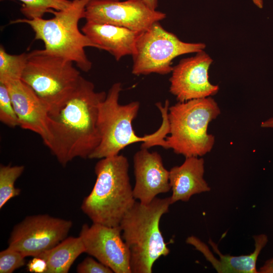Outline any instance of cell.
<instances>
[{
    "label": "cell",
    "instance_id": "cell-1",
    "mask_svg": "<svg viewBox=\"0 0 273 273\" xmlns=\"http://www.w3.org/2000/svg\"><path fill=\"white\" fill-rule=\"evenodd\" d=\"M106 95L81 76L68 98L48 109L44 144L63 166L76 158H89L99 145V110Z\"/></svg>",
    "mask_w": 273,
    "mask_h": 273
},
{
    "label": "cell",
    "instance_id": "cell-2",
    "mask_svg": "<svg viewBox=\"0 0 273 273\" xmlns=\"http://www.w3.org/2000/svg\"><path fill=\"white\" fill-rule=\"evenodd\" d=\"M120 82L114 83L109 89L99 110L98 127L101 135L99 145L89 159H102L119 154L126 147L142 142L141 148L162 147L165 138L169 134L168 107H161L159 110L162 117L160 128L155 132L140 136L136 134L132 122L140 109L138 101L122 105L119 102L122 90Z\"/></svg>",
    "mask_w": 273,
    "mask_h": 273
},
{
    "label": "cell",
    "instance_id": "cell-3",
    "mask_svg": "<svg viewBox=\"0 0 273 273\" xmlns=\"http://www.w3.org/2000/svg\"><path fill=\"white\" fill-rule=\"evenodd\" d=\"M129 167L127 158L120 154L100 159L96 164V182L81 205L93 223L119 226L135 203Z\"/></svg>",
    "mask_w": 273,
    "mask_h": 273
},
{
    "label": "cell",
    "instance_id": "cell-4",
    "mask_svg": "<svg viewBox=\"0 0 273 273\" xmlns=\"http://www.w3.org/2000/svg\"><path fill=\"white\" fill-rule=\"evenodd\" d=\"M171 204L170 197L149 204L136 201L122 218L119 226L130 251L131 273L152 272L154 263L169 254L159 224Z\"/></svg>",
    "mask_w": 273,
    "mask_h": 273
},
{
    "label": "cell",
    "instance_id": "cell-5",
    "mask_svg": "<svg viewBox=\"0 0 273 273\" xmlns=\"http://www.w3.org/2000/svg\"><path fill=\"white\" fill-rule=\"evenodd\" d=\"M90 1L72 0L65 9L51 11L54 17L49 19L20 18L10 23L28 25L35 33V39L43 42L47 52L75 63L81 70L87 72L92 69V63L86 55L85 48L99 49L78 28Z\"/></svg>",
    "mask_w": 273,
    "mask_h": 273
},
{
    "label": "cell",
    "instance_id": "cell-6",
    "mask_svg": "<svg viewBox=\"0 0 273 273\" xmlns=\"http://www.w3.org/2000/svg\"><path fill=\"white\" fill-rule=\"evenodd\" d=\"M221 111L212 97L178 102L169 107V135L162 147L186 157H202L211 152L215 136L208 133L209 123Z\"/></svg>",
    "mask_w": 273,
    "mask_h": 273
},
{
    "label": "cell",
    "instance_id": "cell-7",
    "mask_svg": "<svg viewBox=\"0 0 273 273\" xmlns=\"http://www.w3.org/2000/svg\"><path fill=\"white\" fill-rule=\"evenodd\" d=\"M73 63L44 49L35 50L27 53L21 80L49 109L65 101L77 87L81 76Z\"/></svg>",
    "mask_w": 273,
    "mask_h": 273
},
{
    "label": "cell",
    "instance_id": "cell-8",
    "mask_svg": "<svg viewBox=\"0 0 273 273\" xmlns=\"http://www.w3.org/2000/svg\"><path fill=\"white\" fill-rule=\"evenodd\" d=\"M202 42H184L174 34L165 29L159 22L139 33L132 55L131 73L135 75L171 72L172 60L176 57L203 51Z\"/></svg>",
    "mask_w": 273,
    "mask_h": 273
},
{
    "label": "cell",
    "instance_id": "cell-9",
    "mask_svg": "<svg viewBox=\"0 0 273 273\" xmlns=\"http://www.w3.org/2000/svg\"><path fill=\"white\" fill-rule=\"evenodd\" d=\"M72 222L47 214L26 217L13 228L8 247L25 257L37 256L67 237Z\"/></svg>",
    "mask_w": 273,
    "mask_h": 273
},
{
    "label": "cell",
    "instance_id": "cell-10",
    "mask_svg": "<svg viewBox=\"0 0 273 273\" xmlns=\"http://www.w3.org/2000/svg\"><path fill=\"white\" fill-rule=\"evenodd\" d=\"M166 17L139 0H90L86 6V21L108 24L141 32Z\"/></svg>",
    "mask_w": 273,
    "mask_h": 273
},
{
    "label": "cell",
    "instance_id": "cell-11",
    "mask_svg": "<svg viewBox=\"0 0 273 273\" xmlns=\"http://www.w3.org/2000/svg\"><path fill=\"white\" fill-rule=\"evenodd\" d=\"M79 236L85 253L112 269L115 273H131L130 253L122 236L120 226H108L93 223L84 224Z\"/></svg>",
    "mask_w": 273,
    "mask_h": 273
},
{
    "label": "cell",
    "instance_id": "cell-12",
    "mask_svg": "<svg viewBox=\"0 0 273 273\" xmlns=\"http://www.w3.org/2000/svg\"><path fill=\"white\" fill-rule=\"evenodd\" d=\"M212 62L203 50L180 60L173 67L169 92L178 102L212 97L218 92V85L209 80L208 70Z\"/></svg>",
    "mask_w": 273,
    "mask_h": 273
},
{
    "label": "cell",
    "instance_id": "cell-13",
    "mask_svg": "<svg viewBox=\"0 0 273 273\" xmlns=\"http://www.w3.org/2000/svg\"><path fill=\"white\" fill-rule=\"evenodd\" d=\"M133 161L135 177L133 193L136 200L149 204L159 194L171 190L169 170L164 167L159 153L141 148L134 154Z\"/></svg>",
    "mask_w": 273,
    "mask_h": 273
},
{
    "label": "cell",
    "instance_id": "cell-14",
    "mask_svg": "<svg viewBox=\"0 0 273 273\" xmlns=\"http://www.w3.org/2000/svg\"><path fill=\"white\" fill-rule=\"evenodd\" d=\"M19 122V126L38 134L44 143L48 138V109L34 91L21 79L5 83Z\"/></svg>",
    "mask_w": 273,
    "mask_h": 273
},
{
    "label": "cell",
    "instance_id": "cell-15",
    "mask_svg": "<svg viewBox=\"0 0 273 273\" xmlns=\"http://www.w3.org/2000/svg\"><path fill=\"white\" fill-rule=\"evenodd\" d=\"M255 248L249 255L232 256L222 254L217 248V245L211 239L209 243L219 258L213 255L208 246L198 238L191 236L187 238L186 242L193 246L205 256L218 272L222 273H258L256 269V261L258 257L265 246L268 238L265 234L253 236Z\"/></svg>",
    "mask_w": 273,
    "mask_h": 273
},
{
    "label": "cell",
    "instance_id": "cell-16",
    "mask_svg": "<svg viewBox=\"0 0 273 273\" xmlns=\"http://www.w3.org/2000/svg\"><path fill=\"white\" fill-rule=\"evenodd\" d=\"M204 160L201 157H186L180 165L172 167L169 170L171 204L186 202L194 195L210 191L204 178Z\"/></svg>",
    "mask_w": 273,
    "mask_h": 273
},
{
    "label": "cell",
    "instance_id": "cell-17",
    "mask_svg": "<svg viewBox=\"0 0 273 273\" xmlns=\"http://www.w3.org/2000/svg\"><path fill=\"white\" fill-rule=\"evenodd\" d=\"M81 31L100 50L112 55L116 61L132 56L139 32L108 24L86 21Z\"/></svg>",
    "mask_w": 273,
    "mask_h": 273
},
{
    "label": "cell",
    "instance_id": "cell-18",
    "mask_svg": "<svg viewBox=\"0 0 273 273\" xmlns=\"http://www.w3.org/2000/svg\"><path fill=\"white\" fill-rule=\"evenodd\" d=\"M85 250L79 236L69 237L37 257L46 261L47 273H67L75 260L82 253H85Z\"/></svg>",
    "mask_w": 273,
    "mask_h": 273
},
{
    "label": "cell",
    "instance_id": "cell-19",
    "mask_svg": "<svg viewBox=\"0 0 273 273\" xmlns=\"http://www.w3.org/2000/svg\"><path fill=\"white\" fill-rule=\"evenodd\" d=\"M27 60V54L12 55L0 47V83L21 79Z\"/></svg>",
    "mask_w": 273,
    "mask_h": 273
},
{
    "label": "cell",
    "instance_id": "cell-20",
    "mask_svg": "<svg viewBox=\"0 0 273 273\" xmlns=\"http://www.w3.org/2000/svg\"><path fill=\"white\" fill-rule=\"evenodd\" d=\"M24 170L23 165L0 166V209L12 198L20 194L21 190L15 188V183Z\"/></svg>",
    "mask_w": 273,
    "mask_h": 273
},
{
    "label": "cell",
    "instance_id": "cell-21",
    "mask_svg": "<svg viewBox=\"0 0 273 273\" xmlns=\"http://www.w3.org/2000/svg\"><path fill=\"white\" fill-rule=\"evenodd\" d=\"M4 1V0H1ZM22 3L20 11L28 19L42 18L52 10L59 11L67 8L70 0H18Z\"/></svg>",
    "mask_w": 273,
    "mask_h": 273
},
{
    "label": "cell",
    "instance_id": "cell-22",
    "mask_svg": "<svg viewBox=\"0 0 273 273\" xmlns=\"http://www.w3.org/2000/svg\"><path fill=\"white\" fill-rule=\"evenodd\" d=\"M0 121L11 127L19 126L8 89L3 83H0Z\"/></svg>",
    "mask_w": 273,
    "mask_h": 273
},
{
    "label": "cell",
    "instance_id": "cell-23",
    "mask_svg": "<svg viewBox=\"0 0 273 273\" xmlns=\"http://www.w3.org/2000/svg\"><path fill=\"white\" fill-rule=\"evenodd\" d=\"M25 257L19 251L8 247L0 252V272L12 273L25 264Z\"/></svg>",
    "mask_w": 273,
    "mask_h": 273
},
{
    "label": "cell",
    "instance_id": "cell-24",
    "mask_svg": "<svg viewBox=\"0 0 273 273\" xmlns=\"http://www.w3.org/2000/svg\"><path fill=\"white\" fill-rule=\"evenodd\" d=\"M78 273H113L108 266L91 257H86L77 266Z\"/></svg>",
    "mask_w": 273,
    "mask_h": 273
},
{
    "label": "cell",
    "instance_id": "cell-25",
    "mask_svg": "<svg viewBox=\"0 0 273 273\" xmlns=\"http://www.w3.org/2000/svg\"><path fill=\"white\" fill-rule=\"evenodd\" d=\"M28 271L34 273H47L48 264L46 261L39 257H33L27 264Z\"/></svg>",
    "mask_w": 273,
    "mask_h": 273
},
{
    "label": "cell",
    "instance_id": "cell-26",
    "mask_svg": "<svg viewBox=\"0 0 273 273\" xmlns=\"http://www.w3.org/2000/svg\"><path fill=\"white\" fill-rule=\"evenodd\" d=\"M259 273H273V258L268 259L259 268Z\"/></svg>",
    "mask_w": 273,
    "mask_h": 273
},
{
    "label": "cell",
    "instance_id": "cell-27",
    "mask_svg": "<svg viewBox=\"0 0 273 273\" xmlns=\"http://www.w3.org/2000/svg\"><path fill=\"white\" fill-rule=\"evenodd\" d=\"M144 3L150 9L156 10L158 5V0H139Z\"/></svg>",
    "mask_w": 273,
    "mask_h": 273
},
{
    "label": "cell",
    "instance_id": "cell-28",
    "mask_svg": "<svg viewBox=\"0 0 273 273\" xmlns=\"http://www.w3.org/2000/svg\"><path fill=\"white\" fill-rule=\"evenodd\" d=\"M260 126L263 128L273 129V116L262 121L261 123Z\"/></svg>",
    "mask_w": 273,
    "mask_h": 273
},
{
    "label": "cell",
    "instance_id": "cell-29",
    "mask_svg": "<svg viewBox=\"0 0 273 273\" xmlns=\"http://www.w3.org/2000/svg\"><path fill=\"white\" fill-rule=\"evenodd\" d=\"M253 3L259 8H263V0H252Z\"/></svg>",
    "mask_w": 273,
    "mask_h": 273
}]
</instances>
